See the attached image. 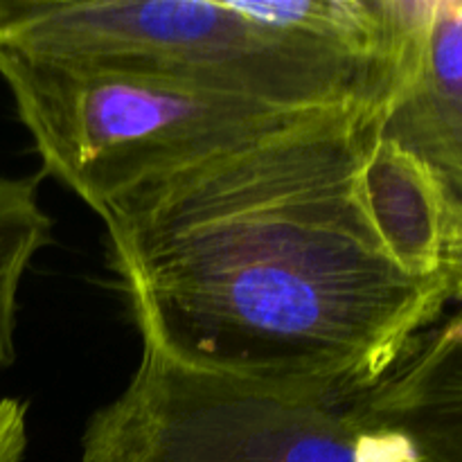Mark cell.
Returning <instances> with one entry per match:
<instances>
[{
    "mask_svg": "<svg viewBox=\"0 0 462 462\" xmlns=\"http://www.w3.org/2000/svg\"><path fill=\"white\" fill-rule=\"evenodd\" d=\"M27 449V402L0 400V462H21Z\"/></svg>",
    "mask_w": 462,
    "mask_h": 462,
    "instance_id": "9c48e42d",
    "label": "cell"
},
{
    "mask_svg": "<svg viewBox=\"0 0 462 462\" xmlns=\"http://www.w3.org/2000/svg\"><path fill=\"white\" fill-rule=\"evenodd\" d=\"M397 0H12L0 48L287 108L383 104Z\"/></svg>",
    "mask_w": 462,
    "mask_h": 462,
    "instance_id": "7a4b0ae2",
    "label": "cell"
},
{
    "mask_svg": "<svg viewBox=\"0 0 462 462\" xmlns=\"http://www.w3.org/2000/svg\"><path fill=\"white\" fill-rule=\"evenodd\" d=\"M382 104L144 180L97 212L140 338L217 373L356 402L442 316L440 278L388 257L361 165Z\"/></svg>",
    "mask_w": 462,
    "mask_h": 462,
    "instance_id": "6da1fadb",
    "label": "cell"
},
{
    "mask_svg": "<svg viewBox=\"0 0 462 462\" xmlns=\"http://www.w3.org/2000/svg\"><path fill=\"white\" fill-rule=\"evenodd\" d=\"M9 12H12V0H0V36L9 23Z\"/></svg>",
    "mask_w": 462,
    "mask_h": 462,
    "instance_id": "8fae6325",
    "label": "cell"
},
{
    "mask_svg": "<svg viewBox=\"0 0 462 462\" xmlns=\"http://www.w3.org/2000/svg\"><path fill=\"white\" fill-rule=\"evenodd\" d=\"M0 77L45 174L95 212L126 189L293 129L323 111L0 48ZM343 108V106H341Z\"/></svg>",
    "mask_w": 462,
    "mask_h": 462,
    "instance_id": "3957f363",
    "label": "cell"
},
{
    "mask_svg": "<svg viewBox=\"0 0 462 462\" xmlns=\"http://www.w3.org/2000/svg\"><path fill=\"white\" fill-rule=\"evenodd\" d=\"M440 280L447 302H462V210H451Z\"/></svg>",
    "mask_w": 462,
    "mask_h": 462,
    "instance_id": "30bf717a",
    "label": "cell"
},
{
    "mask_svg": "<svg viewBox=\"0 0 462 462\" xmlns=\"http://www.w3.org/2000/svg\"><path fill=\"white\" fill-rule=\"evenodd\" d=\"M52 244L39 180L0 176V373L16 361L18 293L32 260Z\"/></svg>",
    "mask_w": 462,
    "mask_h": 462,
    "instance_id": "ba28073f",
    "label": "cell"
},
{
    "mask_svg": "<svg viewBox=\"0 0 462 462\" xmlns=\"http://www.w3.org/2000/svg\"><path fill=\"white\" fill-rule=\"evenodd\" d=\"M359 192L388 257L413 278H440L451 206L431 171L374 135L361 165Z\"/></svg>",
    "mask_w": 462,
    "mask_h": 462,
    "instance_id": "52a82bcc",
    "label": "cell"
},
{
    "mask_svg": "<svg viewBox=\"0 0 462 462\" xmlns=\"http://www.w3.org/2000/svg\"><path fill=\"white\" fill-rule=\"evenodd\" d=\"M377 135L418 158L462 210V0H404Z\"/></svg>",
    "mask_w": 462,
    "mask_h": 462,
    "instance_id": "5b68a950",
    "label": "cell"
},
{
    "mask_svg": "<svg viewBox=\"0 0 462 462\" xmlns=\"http://www.w3.org/2000/svg\"><path fill=\"white\" fill-rule=\"evenodd\" d=\"M361 411L395 433L413 462H462V302L429 325Z\"/></svg>",
    "mask_w": 462,
    "mask_h": 462,
    "instance_id": "8992f818",
    "label": "cell"
},
{
    "mask_svg": "<svg viewBox=\"0 0 462 462\" xmlns=\"http://www.w3.org/2000/svg\"><path fill=\"white\" fill-rule=\"evenodd\" d=\"M77 462H413L359 402L319 400L199 368L143 341L120 395L95 411Z\"/></svg>",
    "mask_w": 462,
    "mask_h": 462,
    "instance_id": "277c9868",
    "label": "cell"
}]
</instances>
